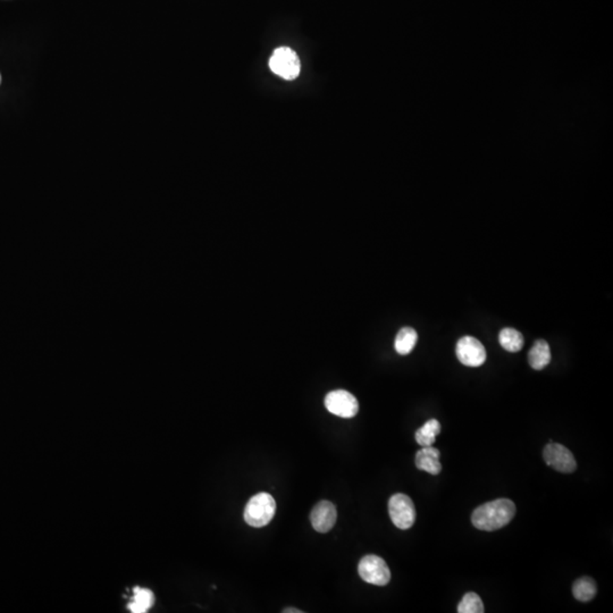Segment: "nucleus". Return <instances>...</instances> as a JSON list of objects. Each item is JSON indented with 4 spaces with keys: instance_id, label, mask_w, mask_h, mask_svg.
<instances>
[{
    "instance_id": "obj_18",
    "label": "nucleus",
    "mask_w": 613,
    "mask_h": 613,
    "mask_svg": "<svg viewBox=\"0 0 613 613\" xmlns=\"http://www.w3.org/2000/svg\"><path fill=\"white\" fill-rule=\"evenodd\" d=\"M284 613H301L302 611L298 610V609H293V607H290V609H287V610L283 611Z\"/></svg>"
},
{
    "instance_id": "obj_3",
    "label": "nucleus",
    "mask_w": 613,
    "mask_h": 613,
    "mask_svg": "<svg viewBox=\"0 0 613 613\" xmlns=\"http://www.w3.org/2000/svg\"><path fill=\"white\" fill-rule=\"evenodd\" d=\"M269 68L273 73L284 80H296L301 70V63L296 52L287 47H281L275 50L269 59Z\"/></svg>"
},
{
    "instance_id": "obj_15",
    "label": "nucleus",
    "mask_w": 613,
    "mask_h": 613,
    "mask_svg": "<svg viewBox=\"0 0 613 613\" xmlns=\"http://www.w3.org/2000/svg\"><path fill=\"white\" fill-rule=\"evenodd\" d=\"M598 592V587L594 580L589 577H583L575 582L573 586V594L576 600L580 602H589L594 598Z\"/></svg>"
},
{
    "instance_id": "obj_12",
    "label": "nucleus",
    "mask_w": 613,
    "mask_h": 613,
    "mask_svg": "<svg viewBox=\"0 0 613 613\" xmlns=\"http://www.w3.org/2000/svg\"><path fill=\"white\" fill-rule=\"evenodd\" d=\"M418 341V334L411 327H403L399 331L394 341V348L398 354L406 356L410 354Z\"/></svg>"
},
{
    "instance_id": "obj_1",
    "label": "nucleus",
    "mask_w": 613,
    "mask_h": 613,
    "mask_svg": "<svg viewBox=\"0 0 613 613\" xmlns=\"http://www.w3.org/2000/svg\"><path fill=\"white\" fill-rule=\"evenodd\" d=\"M516 510V504L509 499H497L478 506L474 511L471 522L479 531H497L513 520Z\"/></svg>"
},
{
    "instance_id": "obj_16",
    "label": "nucleus",
    "mask_w": 613,
    "mask_h": 613,
    "mask_svg": "<svg viewBox=\"0 0 613 613\" xmlns=\"http://www.w3.org/2000/svg\"><path fill=\"white\" fill-rule=\"evenodd\" d=\"M499 341L504 350L518 352L524 347V336L515 328H504L499 334Z\"/></svg>"
},
{
    "instance_id": "obj_14",
    "label": "nucleus",
    "mask_w": 613,
    "mask_h": 613,
    "mask_svg": "<svg viewBox=\"0 0 613 613\" xmlns=\"http://www.w3.org/2000/svg\"><path fill=\"white\" fill-rule=\"evenodd\" d=\"M441 433V424L437 419H430L416 432V441L421 446H433Z\"/></svg>"
},
{
    "instance_id": "obj_8",
    "label": "nucleus",
    "mask_w": 613,
    "mask_h": 613,
    "mask_svg": "<svg viewBox=\"0 0 613 613\" xmlns=\"http://www.w3.org/2000/svg\"><path fill=\"white\" fill-rule=\"evenodd\" d=\"M546 464L560 473L569 474L576 470L577 462L574 455L566 446L559 443H549L544 448Z\"/></svg>"
},
{
    "instance_id": "obj_11",
    "label": "nucleus",
    "mask_w": 613,
    "mask_h": 613,
    "mask_svg": "<svg viewBox=\"0 0 613 613\" xmlns=\"http://www.w3.org/2000/svg\"><path fill=\"white\" fill-rule=\"evenodd\" d=\"M551 358L552 357H551L549 343L544 340H538L529 350L528 363L533 370H542L549 365Z\"/></svg>"
},
{
    "instance_id": "obj_19",
    "label": "nucleus",
    "mask_w": 613,
    "mask_h": 613,
    "mask_svg": "<svg viewBox=\"0 0 613 613\" xmlns=\"http://www.w3.org/2000/svg\"><path fill=\"white\" fill-rule=\"evenodd\" d=\"M0 83H1V75H0Z\"/></svg>"
},
{
    "instance_id": "obj_9",
    "label": "nucleus",
    "mask_w": 613,
    "mask_h": 613,
    "mask_svg": "<svg viewBox=\"0 0 613 613\" xmlns=\"http://www.w3.org/2000/svg\"><path fill=\"white\" fill-rule=\"evenodd\" d=\"M338 513L330 501H321L316 504L310 515L312 528L318 533H327L335 525Z\"/></svg>"
},
{
    "instance_id": "obj_5",
    "label": "nucleus",
    "mask_w": 613,
    "mask_h": 613,
    "mask_svg": "<svg viewBox=\"0 0 613 613\" xmlns=\"http://www.w3.org/2000/svg\"><path fill=\"white\" fill-rule=\"evenodd\" d=\"M358 573L361 580L376 586H385L390 583L391 571L386 562L377 555L363 557L358 566Z\"/></svg>"
},
{
    "instance_id": "obj_17",
    "label": "nucleus",
    "mask_w": 613,
    "mask_h": 613,
    "mask_svg": "<svg viewBox=\"0 0 613 613\" xmlns=\"http://www.w3.org/2000/svg\"><path fill=\"white\" fill-rule=\"evenodd\" d=\"M459 613H483L484 612V604L482 598H479L476 593H467L464 595L460 603L457 605Z\"/></svg>"
},
{
    "instance_id": "obj_2",
    "label": "nucleus",
    "mask_w": 613,
    "mask_h": 613,
    "mask_svg": "<svg viewBox=\"0 0 613 613\" xmlns=\"http://www.w3.org/2000/svg\"><path fill=\"white\" fill-rule=\"evenodd\" d=\"M276 513V502L269 493H258L251 497L245 509L244 520L251 527H265L272 522Z\"/></svg>"
},
{
    "instance_id": "obj_6",
    "label": "nucleus",
    "mask_w": 613,
    "mask_h": 613,
    "mask_svg": "<svg viewBox=\"0 0 613 613\" xmlns=\"http://www.w3.org/2000/svg\"><path fill=\"white\" fill-rule=\"evenodd\" d=\"M325 407L331 414L341 418H352L359 410V403L356 397L345 390L332 391L327 394Z\"/></svg>"
},
{
    "instance_id": "obj_13",
    "label": "nucleus",
    "mask_w": 613,
    "mask_h": 613,
    "mask_svg": "<svg viewBox=\"0 0 613 613\" xmlns=\"http://www.w3.org/2000/svg\"><path fill=\"white\" fill-rule=\"evenodd\" d=\"M155 596L149 589L135 587L133 591V600L128 603V609L133 613H144L153 607Z\"/></svg>"
},
{
    "instance_id": "obj_10",
    "label": "nucleus",
    "mask_w": 613,
    "mask_h": 613,
    "mask_svg": "<svg viewBox=\"0 0 613 613\" xmlns=\"http://www.w3.org/2000/svg\"><path fill=\"white\" fill-rule=\"evenodd\" d=\"M416 467L430 475H439L442 470L439 462V451L433 446H423L416 453Z\"/></svg>"
},
{
    "instance_id": "obj_7",
    "label": "nucleus",
    "mask_w": 613,
    "mask_h": 613,
    "mask_svg": "<svg viewBox=\"0 0 613 613\" xmlns=\"http://www.w3.org/2000/svg\"><path fill=\"white\" fill-rule=\"evenodd\" d=\"M457 359L468 367H479L486 361L484 345L473 336H464L457 343L455 348Z\"/></svg>"
},
{
    "instance_id": "obj_4",
    "label": "nucleus",
    "mask_w": 613,
    "mask_h": 613,
    "mask_svg": "<svg viewBox=\"0 0 613 613\" xmlns=\"http://www.w3.org/2000/svg\"><path fill=\"white\" fill-rule=\"evenodd\" d=\"M391 520L399 529H409L416 522V508L408 495L398 493L388 501Z\"/></svg>"
}]
</instances>
